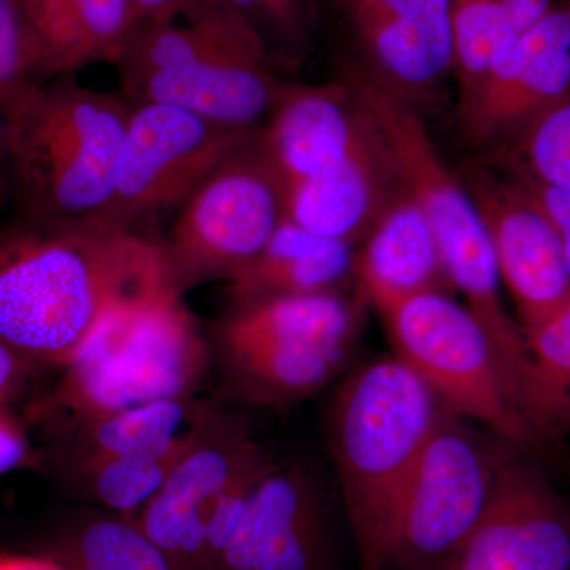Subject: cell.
<instances>
[{"label":"cell","instance_id":"3957f363","mask_svg":"<svg viewBox=\"0 0 570 570\" xmlns=\"http://www.w3.org/2000/svg\"><path fill=\"white\" fill-rule=\"evenodd\" d=\"M112 66L127 102L170 105L234 129H258L285 86L262 37L208 0L138 22Z\"/></svg>","mask_w":570,"mask_h":570},{"label":"cell","instance_id":"836d02e7","mask_svg":"<svg viewBox=\"0 0 570 570\" xmlns=\"http://www.w3.org/2000/svg\"><path fill=\"white\" fill-rule=\"evenodd\" d=\"M33 367L31 362L0 343V406L10 407L21 395Z\"/></svg>","mask_w":570,"mask_h":570},{"label":"cell","instance_id":"8992f818","mask_svg":"<svg viewBox=\"0 0 570 570\" xmlns=\"http://www.w3.org/2000/svg\"><path fill=\"white\" fill-rule=\"evenodd\" d=\"M343 80L373 119L401 186L430 220L449 284L485 328L504 325L509 313L485 223L463 178L439 154L417 107L354 62H343Z\"/></svg>","mask_w":570,"mask_h":570},{"label":"cell","instance_id":"9a60e30c","mask_svg":"<svg viewBox=\"0 0 570 570\" xmlns=\"http://www.w3.org/2000/svg\"><path fill=\"white\" fill-rule=\"evenodd\" d=\"M570 88V9H551L460 91L469 141L494 149Z\"/></svg>","mask_w":570,"mask_h":570},{"label":"cell","instance_id":"7c38bea8","mask_svg":"<svg viewBox=\"0 0 570 570\" xmlns=\"http://www.w3.org/2000/svg\"><path fill=\"white\" fill-rule=\"evenodd\" d=\"M439 570H570V505L539 468L510 453L474 527Z\"/></svg>","mask_w":570,"mask_h":570},{"label":"cell","instance_id":"f1b7e54d","mask_svg":"<svg viewBox=\"0 0 570 570\" xmlns=\"http://www.w3.org/2000/svg\"><path fill=\"white\" fill-rule=\"evenodd\" d=\"M453 73L464 91L508 51L521 33L508 0H453Z\"/></svg>","mask_w":570,"mask_h":570},{"label":"cell","instance_id":"4fadbf2b","mask_svg":"<svg viewBox=\"0 0 570 570\" xmlns=\"http://www.w3.org/2000/svg\"><path fill=\"white\" fill-rule=\"evenodd\" d=\"M489 232L499 277L515 303L523 335L570 296L564 250L542 213L498 171L469 165L461 176Z\"/></svg>","mask_w":570,"mask_h":570},{"label":"cell","instance_id":"d590c367","mask_svg":"<svg viewBox=\"0 0 570 570\" xmlns=\"http://www.w3.org/2000/svg\"><path fill=\"white\" fill-rule=\"evenodd\" d=\"M10 204V126L6 107L0 102V209Z\"/></svg>","mask_w":570,"mask_h":570},{"label":"cell","instance_id":"484cf974","mask_svg":"<svg viewBox=\"0 0 570 570\" xmlns=\"http://www.w3.org/2000/svg\"><path fill=\"white\" fill-rule=\"evenodd\" d=\"M527 340L528 371L523 414L539 441L570 426V296Z\"/></svg>","mask_w":570,"mask_h":570},{"label":"cell","instance_id":"603a6c76","mask_svg":"<svg viewBox=\"0 0 570 570\" xmlns=\"http://www.w3.org/2000/svg\"><path fill=\"white\" fill-rule=\"evenodd\" d=\"M352 344L287 343L220 348L225 373L239 396L261 406L298 403L335 379Z\"/></svg>","mask_w":570,"mask_h":570},{"label":"cell","instance_id":"d4e9b609","mask_svg":"<svg viewBox=\"0 0 570 570\" xmlns=\"http://www.w3.org/2000/svg\"><path fill=\"white\" fill-rule=\"evenodd\" d=\"M48 554L62 570H176L132 519L108 510L75 520Z\"/></svg>","mask_w":570,"mask_h":570},{"label":"cell","instance_id":"4dcf8cb0","mask_svg":"<svg viewBox=\"0 0 570 570\" xmlns=\"http://www.w3.org/2000/svg\"><path fill=\"white\" fill-rule=\"evenodd\" d=\"M37 81L31 41L20 11L0 0V102L3 107Z\"/></svg>","mask_w":570,"mask_h":570},{"label":"cell","instance_id":"f546056e","mask_svg":"<svg viewBox=\"0 0 570 570\" xmlns=\"http://www.w3.org/2000/svg\"><path fill=\"white\" fill-rule=\"evenodd\" d=\"M254 29L276 62L303 56L318 21L321 0H208Z\"/></svg>","mask_w":570,"mask_h":570},{"label":"cell","instance_id":"d6a6232c","mask_svg":"<svg viewBox=\"0 0 570 570\" xmlns=\"http://www.w3.org/2000/svg\"><path fill=\"white\" fill-rule=\"evenodd\" d=\"M33 460L28 431L10 407L0 406V475L29 466Z\"/></svg>","mask_w":570,"mask_h":570},{"label":"cell","instance_id":"6da1fadb","mask_svg":"<svg viewBox=\"0 0 570 570\" xmlns=\"http://www.w3.org/2000/svg\"><path fill=\"white\" fill-rule=\"evenodd\" d=\"M165 287L163 247L138 230L17 219L0 234V343L62 367L111 309Z\"/></svg>","mask_w":570,"mask_h":570},{"label":"cell","instance_id":"74e56055","mask_svg":"<svg viewBox=\"0 0 570 570\" xmlns=\"http://www.w3.org/2000/svg\"><path fill=\"white\" fill-rule=\"evenodd\" d=\"M39 2L40 0H11V3L20 11L24 22H28L29 17H31L32 11L36 10L37 3Z\"/></svg>","mask_w":570,"mask_h":570},{"label":"cell","instance_id":"cb8c5ba5","mask_svg":"<svg viewBox=\"0 0 570 570\" xmlns=\"http://www.w3.org/2000/svg\"><path fill=\"white\" fill-rule=\"evenodd\" d=\"M360 311L343 292L276 296L234 306L217 336L220 348L254 344H354Z\"/></svg>","mask_w":570,"mask_h":570},{"label":"cell","instance_id":"e575fe53","mask_svg":"<svg viewBox=\"0 0 570 570\" xmlns=\"http://www.w3.org/2000/svg\"><path fill=\"white\" fill-rule=\"evenodd\" d=\"M194 2L195 0H134L135 20L137 24L142 21L170 20L189 10Z\"/></svg>","mask_w":570,"mask_h":570},{"label":"cell","instance_id":"9c48e42d","mask_svg":"<svg viewBox=\"0 0 570 570\" xmlns=\"http://www.w3.org/2000/svg\"><path fill=\"white\" fill-rule=\"evenodd\" d=\"M285 217L284 195L257 148V135L178 209L163 247L178 294L234 276L264 249Z\"/></svg>","mask_w":570,"mask_h":570},{"label":"cell","instance_id":"52a82bcc","mask_svg":"<svg viewBox=\"0 0 570 570\" xmlns=\"http://www.w3.org/2000/svg\"><path fill=\"white\" fill-rule=\"evenodd\" d=\"M397 358L442 406L490 428L515 448L539 442L513 403L485 330L442 288L401 299L382 313Z\"/></svg>","mask_w":570,"mask_h":570},{"label":"cell","instance_id":"44dd1931","mask_svg":"<svg viewBox=\"0 0 570 570\" xmlns=\"http://www.w3.org/2000/svg\"><path fill=\"white\" fill-rule=\"evenodd\" d=\"M135 24L134 0H40L26 22L37 81L115 63Z\"/></svg>","mask_w":570,"mask_h":570},{"label":"cell","instance_id":"8fae6325","mask_svg":"<svg viewBox=\"0 0 570 570\" xmlns=\"http://www.w3.org/2000/svg\"><path fill=\"white\" fill-rule=\"evenodd\" d=\"M273 468L245 428L220 415L132 520L176 570H205L209 532L224 499Z\"/></svg>","mask_w":570,"mask_h":570},{"label":"cell","instance_id":"2e32d148","mask_svg":"<svg viewBox=\"0 0 570 570\" xmlns=\"http://www.w3.org/2000/svg\"><path fill=\"white\" fill-rule=\"evenodd\" d=\"M373 129L351 86L285 85L265 122L257 148L281 189L316 178L355 151Z\"/></svg>","mask_w":570,"mask_h":570},{"label":"cell","instance_id":"5bb4252c","mask_svg":"<svg viewBox=\"0 0 570 570\" xmlns=\"http://www.w3.org/2000/svg\"><path fill=\"white\" fill-rule=\"evenodd\" d=\"M356 63L415 105L453 73V0H328Z\"/></svg>","mask_w":570,"mask_h":570},{"label":"cell","instance_id":"ac0fdd59","mask_svg":"<svg viewBox=\"0 0 570 570\" xmlns=\"http://www.w3.org/2000/svg\"><path fill=\"white\" fill-rule=\"evenodd\" d=\"M400 186L373 122L365 141L336 167L284 190L285 217L311 234L354 246L365 238Z\"/></svg>","mask_w":570,"mask_h":570},{"label":"cell","instance_id":"ffe728a7","mask_svg":"<svg viewBox=\"0 0 570 570\" xmlns=\"http://www.w3.org/2000/svg\"><path fill=\"white\" fill-rule=\"evenodd\" d=\"M220 415L219 409L195 396L127 409L61 431L63 461L73 471L102 460L189 449Z\"/></svg>","mask_w":570,"mask_h":570},{"label":"cell","instance_id":"5b68a950","mask_svg":"<svg viewBox=\"0 0 570 570\" xmlns=\"http://www.w3.org/2000/svg\"><path fill=\"white\" fill-rule=\"evenodd\" d=\"M208 367L200 326L175 288L111 309L82 341L36 407L59 433L156 403L194 396Z\"/></svg>","mask_w":570,"mask_h":570},{"label":"cell","instance_id":"4316f807","mask_svg":"<svg viewBox=\"0 0 570 570\" xmlns=\"http://www.w3.org/2000/svg\"><path fill=\"white\" fill-rule=\"evenodd\" d=\"M499 170L570 190V88L493 149Z\"/></svg>","mask_w":570,"mask_h":570},{"label":"cell","instance_id":"1f68e13d","mask_svg":"<svg viewBox=\"0 0 570 570\" xmlns=\"http://www.w3.org/2000/svg\"><path fill=\"white\" fill-rule=\"evenodd\" d=\"M497 171L542 213L560 239L570 269V190L535 181L519 171L499 170V168Z\"/></svg>","mask_w":570,"mask_h":570},{"label":"cell","instance_id":"e0dca14e","mask_svg":"<svg viewBox=\"0 0 570 570\" xmlns=\"http://www.w3.org/2000/svg\"><path fill=\"white\" fill-rule=\"evenodd\" d=\"M213 570H328L313 480L299 469L279 468L258 480Z\"/></svg>","mask_w":570,"mask_h":570},{"label":"cell","instance_id":"ba28073f","mask_svg":"<svg viewBox=\"0 0 570 570\" xmlns=\"http://www.w3.org/2000/svg\"><path fill=\"white\" fill-rule=\"evenodd\" d=\"M509 455L444 407L397 499L384 570L441 569L478 521Z\"/></svg>","mask_w":570,"mask_h":570},{"label":"cell","instance_id":"277c9868","mask_svg":"<svg viewBox=\"0 0 570 570\" xmlns=\"http://www.w3.org/2000/svg\"><path fill=\"white\" fill-rule=\"evenodd\" d=\"M442 411L396 355L358 367L337 390L330 445L360 570H384L397 499Z\"/></svg>","mask_w":570,"mask_h":570},{"label":"cell","instance_id":"8d00e7d4","mask_svg":"<svg viewBox=\"0 0 570 570\" xmlns=\"http://www.w3.org/2000/svg\"><path fill=\"white\" fill-rule=\"evenodd\" d=\"M0 570H62L50 554L29 557V554L0 553Z\"/></svg>","mask_w":570,"mask_h":570},{"label":"cell","instance_id":"30bf717a","mask_svg":"<svg viewBox=\"0 0 570 570\" xmlns=\"http://www.w3.org/2000/svg\"><path fill=\"white\" fill-rule=\"evenodd\" d=\"M257 132L170 105H132L107 224L138 230V224L181 208Z\"/></svg>","mask_w":570,"mask_h":570},{"label":"cell","instance_id":"7a4b0ae2","mask_svg":"<svg viewBox=\"0 0 570 570\" xmlns=\"http://www.w3.org/2000/svg\"><path fill=\"white\" fill-rule=\"evenodd\" d=\"M6 111L18 219L50 228L107 224L132 104L69 73L33 82Z\"/></svg>","mask_w":570,"mask_h":570},{"label":"cell","instance_id":"83f0119b","mask_svg":"<svg viewBox=\"0 0 570 570\" xmlns=\"http://www.w3.org/2000/svg\"><path fill=\"white\" fill-rule=\"evenodd\" d=\"M193 448L164 455L97 461L73 469L70 474L82 493L100 508L135 519L159 493L179 461Z\"/></svg>","mask_w":570,"mask_h":570},{"label":"cell","instance_id":"d6986e66","mask_svg":"<svg viewBox=\"0 0 570 570\" xmlns=\"http://www.w3.org/2000/svg\"><path fill=\"white\" fill-rule=\"evenodd\" d=\"M360 243L354 276L381 314L407 296L449 283L430 220L403 186Z\"/></svg>","mask_w":570,"mask_h":570},{"label":"cell","instance_id":"7402d4cb","mask_svg":"<svg viewBox=\"0 0 570 570\" xmlns=\"http://www.w3.org/2000/svg\"><path fill=\"white\" fill-rule=\"evenodd\" d=\"M352 245L311 234L284 217L249 264L228 277L234 306L276 298L341 292L354 276Z\"/></svg>","mask_w":570,"mask_h":570}]
</instances>
